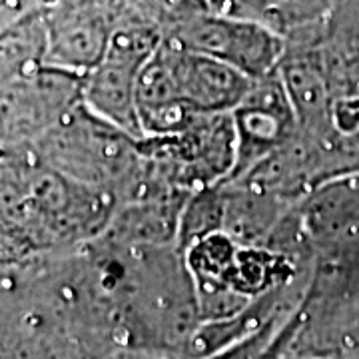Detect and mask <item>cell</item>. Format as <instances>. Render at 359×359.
Here are the masks:
<instances>
[{"label":"cell","mask_w":359,"mask_h":359,"mask_svg":"<svg viewBox=\"0 0 359 359\" xmlns=\"http://www.w3.org/2000/svg\"><path fill=\"white\" fill-rule=\"evenodd\" d=\"M110 245L100 282L130 347L186 358L202 316L184 250L178 244Z\"/></svg>","instance_id":"6da1fadb"},{"label":"cell","mask_w":359,"mask_h":359,"mask_svg":"<svg viewBox=\"0 0 359 359\" xmlns=\"http://www.w3.org/2000/svg\"><path fill=\"white\" fill-rule=\"evenodd\" d=\"M254 82L219 60L162 40L138 80L142 136L176 134L196 116L231 114Z\"/></svg>","instance_id":"7a4b0ae2"},{"label":"cell","mask_w":359,"mask_h":359,"mask_svg":"<svg viewBox=\"0 0 359 359\" xmlns=\"http://www.w3.org/2000/svg\"><path fill=\"white\" fill-rule=\"evenodd\" d=\"M282 359H359V233L316 256Z\"/></svg>","instance_id":"3957f363"},{"label":"cell","mask_w":359,"mask_h":359,"mask_svg":"<svg viewBox=\"0 0 359 359\" xmlns=\"http://www.w3.org/2000/svg\"><path fill=\"white\" fill-rule=\"evenodd\" d=\"M162 40L160 32L124 11L90 82L88 96L96 114L138 140H144L136 108L138 80Z\"/></svg>","instance_id":"277c9868"},{"label":"cell","mask_w":359,"mask_h":359,"mask_svg":"<svg viewBox=\"0 0 359 359\" xmlns=\"http://www.w3.org/2000/svg\"><path fill=\"white\" fill-rule=\"evenodd\" d=\"M164 40L219 60L252 80L276 74L285 52L283 39L266 26L244 16L212 11L196 16Z\"/></svg>","instance_id":"5b68a950"},{"label":"cell","mask_w":359,"mask_h":359,"mask_svg":"<svg viewBox=\"0 0 359 359\" xmlns=\"http://www.w3.org/2000/svg\"><path fill=\"white\" fill-rule=\"evenodd\" d=\"M236 128V166L226 182L245 174L295 134V116L278 72L256 80L231 112Z\"/></svg>","instance_id":"8992f818"},{"label":"cell","mask_w":359,"mask_h":359,"mask_svg":"<svg viewBox=\"0 0 359 359\" xmlns=\"http://www.w3.org/2000/svg\"><path fill=\"white\" fill-rule=\"evenodd\" d=\"M334 0H236V14L276 32L283 42L309 39L323 30Z\"/></svg>","instance_id":"52a82bcc"},{"label":"cell","mask_w":359,"mask_h":359,"mask_svg":"<svg viewBox=\"0 0 359 359\" xmlns=\"http://www.w3.org/2000/svg\"><path fill=\"white\" fill-rule=\"evenodd\" d=\"M204 2L210 6V11H214V13L236 14V0H204Z\"/></svg>","instance_id":"ba28073f"}]
</instances>
